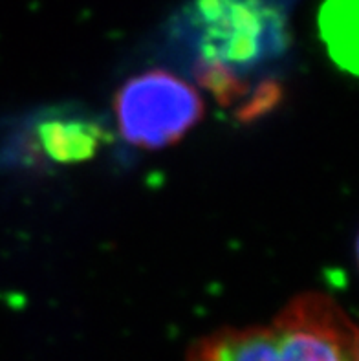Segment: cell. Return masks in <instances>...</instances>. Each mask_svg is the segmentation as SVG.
Returning <instances> with one entry per match:
<instances>
[{"label": "cell", "mask_w": 359, "mask_h": 361, "mask_svg": "<svg viewBox=\"0 0 359 361\" xmlns=\"http://www.w3.org/2000/svg\"><path fill=\"white\" fill-rule=\"evenodd\" d=\"M297 0H185L169 18L164 42L222 101L266 72L290 46Z\"/></svg>", "instance_id": "6da1fadb"}, {"label": "cell", "mask_w": 359, "mask_h": 361, "mask_svg": "<svg viewBox=\"0 0 359 361\" xmlns=\"http://www.w3.org/2000/svg\"><path fill=\"white\" fill-rule=\"evenodd\" d=\"M187 361H358V330L330 295H297L269 325L222 329Z\"/></svg>", "instance_id": "7a4b0ae2"}, {"label": "cell", "mask_w": 359, "mask_h": 361, "mask_svg": "<svg viewBox=\"0 0 359 361\" xmlns=\"http://www.w3.org/2000/svg\"><path fill=\"white\" fill-rule=\"evenodd\" d=\"M116 118L130 145L159 149L178 142L204 114L195 87L165 70L132 78L118 92Z\"/></svg>", "instance_id": "3957f363"}, {"label": "cell", "mask_w": 359, "mask_h": 361, "mask_svg": "<svg viewBox=\"0 0 359 361\" xmlns=\"http://www.w3.org/2000/svg\"><path fill=\"white\" fill-rule=\"evenodd\" d=\"M42 145L55 160H81L94 152L96 133L79 123H50L42 128Z\"/></svg>", "instance_id": "277c9868"}, {"label": "cell", "mask_w": 359, "mask_h": 361, "mask_svg": "<svg viewBox=\"0 0 359 361\" xmlns=\"http://www.w3.org/2000/svg\"><path fill=\"white\" fill-rule=\"evenodd\" d=\"M351 0H330V4H328V27L330 30V37H328V41L330 44L337 46V55L346 57V50H345V42L352 46V50H354V41H351L348 37H346V18L352 17L354 15V9H352L351 13H346V6H348Z\"/></svg>", "instance_id": "5b68a950"}]
</instances>
